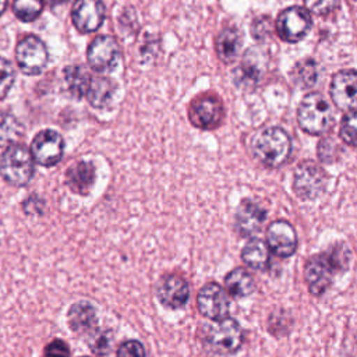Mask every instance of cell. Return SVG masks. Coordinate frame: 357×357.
Returning <instances> with one entry per match:
<instances>
[{"mask_svg":"<svg viewBox=\"0 0 357 357\" xmlns=\"http://www.w3.org/2000/svg\"><path fill=\"white\" fill-rule=\"evenodd\" d=\"M251 152L262 165L278 167L289 159L291 139L284 130L279 127H268L252 137Z\"/></svg>","mask_w":357,"mask_h":357,"instance_id":"6da1fadb","label":"cell"},{"mask_svg":"<svg viewBox=\"0 0 357 357\" xmlns=\"http://www.w3.org/2000/svg\"><path fill=\"white\" fill-rule=\"evenodd\" d=\"M31 151L22 144H10L0 156V176L14 187L26 185L35 173Z\"/></svg>","mask_w":357,"mask_h":357,"instance_id":"7a4b0ae2","label":"cell"},{"mask_svg":"<svg viewBox=\"0 0 357 357\" xmlns=\"http://www.w3.org/2000/svg\"><path fill=\"white\" fill-rule=\"evenodd\" d=\"M297 121L301 130L311 135L326 132L333 121L328 100L318 92L307 93L298 105Z\"/></svg>","mask_w":357,"mask_h":357,"instance_id":"3957f363","label":"cell"},{"mask_svg":"<svg viewBox=\"0 0 357 357\" xmlns=\"http://www.w3.org/2000/svg\"><path fill=\"white\" fill-rule=\"evenodd\" d=\"M15 60L24 74H40L49 61L47 47L40 38L35 35H26L18 42L15 47Z\"/></svg>","mask_w":357,"mask_h":357,"instance_id":"277c9868","label":"cell"},{"mask_svg":"<svg viewBox=\"0 0 357 357\" xmlns=\"http://www.w3.org/2000/svg\"><path fill=\"white\" fill-rule=\"evenodd\" d=\"M121 50L116 38L110 35H98L86 49L89 67L96 73H110L120 61Z\"/></svg>","mask_w":357,"mask_h":357,"instance_id":"5b68a950","label":"cell"},{"mask_svg":"<svg viewBox=\"0 0 357 357\" xmlns=\"http://www.w3.org/2000/svg\"><path fill=\"white\" fill-rule=\"evenodd\" d=\"M311 26L312 20L310 11L298 6L284 8L276 18L278 35L289 43H296L305 38Z\"/></svg>","mask_w":357,"mask_h":357,"instance_id":"8992f818","label":"cell"},{"mask_svg":"<svg viewBox=\"0 0 357 357\" xmlns=\"http://www.w3.org/2000/svg\"><path fill=\"white\" fill-rule=\"evenodd\" d=\"M326 174L322 167L311 160L301 162L293 176V190L303 199H314L324 192Z\"/></svg>","mask_w":357,"mask_h":357,"instance_id":"52a82bcc","label":"cell"},{"mask_svg":"<svg viewBox=\"0 0 357 357\" xmlns=\"http://www.w3.org/2000/svg\"><path fill=\"white\" fill-rule=\"evenodd\" d=\"M29 151L38 165L52 167L57 165L63 158L64 139L54 130H42L33 137Z\"/></svg>","mask_w":357,"mask_h":357,"instance_id":"ba28073f","label":"cell"},{"mask_svg":"<svg viewBox=\"0 0 357 357\" xmlns=\"http://www.w3.org/2000/svg\"><path fill=\"white\" fill-rule=\"evenodd\" d=\"M206 340L208 344L218 353H234L243 343V331L236 319L226 317L209 326Z\"/></svg>","mask_w":357,"mask_h":357,"instance_id":"9c48e42d","label":"cell"},{"mask_svg":"<svg viewBox=\"0 0 357 357\" xmlns=\"http://www.w3.org/2000/svg\"><path fill=\"white\" fill-rule=\"evenodd\" d=\"M106 17L102 0H75L71 8V21L81 33H91L100 28Z\"/></svg>","mask_w":357,"mask_h":357,"instance_id":"30bf717a","label":"cell"},{"mask_svg":"<svg viewBox=\"0 0 357 357\" xmlns=\"http://www.w3.org/2000/svg\"><path fill=\"white\" fill-rule=\"evenodd\" d=\"M223 119V105L215 95L205 93L192 100L190 106L191 123L202 130L215 128Z\"/></svg>","mask_w":357,"mask_h":357,"instance_id":"8fae6325","label":"cell"},{"mask_svg":"<svg viewBox=\"0 0 357 357\" xmlns=\"http://www.w3.org/2000/svg\"><path fill=\"white\" fill-rule=\"evenodd\" d=\"M197 305L204 317L212 321H220L229 315L230 303L222 286L216 283H208L198 291Z\"/></svg>","mask_w":357,"mask_h":357,"instance_id":"7c38bea8","label":"cell"},{"mask_svg":"<svg viewBox=\"0 0 357 357\" xmlns=\"http://www.w3.org/2000/svg\"><path fill=\"white\" fill-rule=\"evenodd\" d=\"M331 98L340 110H354L357 107V71H337L329 86Z\"/></svg>","mask_w":357,"mask_h":357,"instance_id":"4fadbf2b","label":"cell"},{"mask_svg":"<svg viewBox=\"0 0 357 357\" xmlns=\"http://www.w3.org/2000/svg\"><path fill=\"white\" fill-rule=\"evenodd\" d=\"M266 245L280 258L293 255L297 248V234L294 227L286 220L272 222L266 230Z\"/></svg>","mask_w":357,"mask_h":357,"instance_id":"5bb4252c","label":"cell"},{"mask_svg":"<svg viewBox=\"0 0 357 357\" xmlns=\"http://www.w3.org/2000/svg\"><path fill=\"white\" fill-rule=\"evenodd\" d=\"M156 294L159 301L167 308H180L183 307L190 296V287L187 282L177 275H166L160 278Z\"/></svg>","mask_w":357,"mask_h":357,"instance_id":"9a60e30c","label":"cell"},{"mask_svg":"<svg viewBox=\"0 0 357 357\" xmlns=\"http://www.w3.org/2000/svg\"><path fill=\"white\" fill-rule=\"evenodd\" d=\"M333 262L328 255L314 257L305 265V280L314 296H321L332 282Z\"/></svg>","mask_w":357,"mask_h":357,"instance_id":"2e32d148","label":"cell"},{"mask_svg":"<svg viewBox=\"0 0 357 357\" xmlns=\"http://www.w3.org/2000/svg\"><path fill=\"white\" fill-rule=\"evenodd\" d=\"M67 322L74 333L91 335L98 329L96 310L88 301L74 303L67 312Z\"/></svg>","mask_w":357,"mask_h":357,"instance_id":"e0dca14e","label":"cell"},{"mask_svg":"<svg viewBox=\"0 0 357 357\" xmlns=\"http://www.w3.org/2000/svg\"><path fill=\"white\" fill-rule=\"evenodd\" d=\"M95 166L92 162L79 160L73 163L66 172V184L67 187L78 194V195H88L95 184Z\"/></svg>","mask_w":357,"mask_h":357,"instance_id":"ac0fdd59","label":"cell"},{"mask_svg":"<svg viewBox=\"0 0 357 357\" xmlns=\"http://www.w3.org/2000/svg\"><path fill=\"white\" fill-rule=\"evenodd\" d=\"M265 216V211L258 204L244 199L236 212V229L243 237H250L261 229Z\"/></svg>","mask_w":357,"mask_h":357,"instance_id":"d6986e66","label":"cell"},{"mask_svg":"<svg viewBox=\"0 0 357 357\" xmlns=\"http://www.w3.org/2000/svg\"><path fill=\"white\" fill-rule=\"evenodd\" d=\"M117 85L109 77H92L89 88L86 91V99L95 109L106 107L116 93Z\"/></svg>","mask_w":357,"mask_h":357,"instance_id":"ffe728a7","label":"cell"},{"mask_svg":"<svg viewBox=\"0 0 357 357\" xmlns=\"http://www.w3.org/2000/svg\"><path fill=\"white\" fill-rule=\"evenodd\" d=\"M241 46V36L233 26L222 29L216 38V53L223 63H231L237 59Z\"/></svg>","mask_w":357,"mask_h":357,"instance_id":"44dd1931","label":"cell"},{"mask_svg":"<svg viewBox=\"0 0 357 357\" xmlns=\"http://www.w3.org/2000/svg\"><path fill=\"white\" fill-rule=\"evenodd\" d=\"M269 247L259 238H251L241 251V258L244 264L255 271L266 269L269 265Z\"/></svg>","mask_w":357,"mask_h":357,"instance_id":"7402d4cb","label":"cell"},{"mask_svg":"<svg viewBox=\"0 0 357 357\" xmlns=\"http://www.w3.org/2000/svg\"><path fill=\"white\" fill-rule=\"evenodd\" d=\"M64 82L67 85L68 93L77 99L86 95L91 84V74L82 66H68L64 68Z\"/></svg>","mask_w":357,"mask_h":357,"instance_id":"603a6c76","label":"cell"},{"mask_svg":"<svg viewBox=\"0 0 357 357\" xmlns=\"http://www.w3.org/2000/svg\"><path fill=\"white\" fill-rule=\"evenodd\" d=\"M225 286L227 291L234 297H247L254 289V279L244 268H236L227 273L225 278Z\"/></svg>","mask_w":357,"mask_h":357,"instance_id":"cb8c5ba5","label":"cell"},{"mask_svg":"<svg viewBox=\"0 0 357 357\" xmlns=\"http://www.w3.org/2000/svg\"><path fill=\"white\" fill-rule=\"evenodd\" d=\"M22 126L18 119L8 113L0 112V142L1 144H15L22 135Z\"/></svg>","mask_w":357,"mask_h":357,"instance_id":"d4e9b609","label":"cell"},{"mask_svg":"<svg viewBox=\"0 0 357 357\" xmlns=\"http://www.w3.org/2000/svg\"><path fill=\"white\" fill-rule=\"evenodd\" d=\"M45 0H13V11L22 22H33L42 14Z\"/></svg>","mask_w":357,"mask_h":357,"instance_id":"484cf974","label":"cell"},{"mask_svg":"<svg viewBox=\"0 0 357 357\" xmlns=\"http://www.w3.org/2000/svg\"><path fill=\"white\" fill-rule=\"evenodd\" d=\"M317 64L311 59H304L298 61L291 71L293 81L303 88L312 86L317 81Z\"/></svg>","mask_w":357,"mask_h":357,"instance_id":"4316f807","label":"cell"},{"mask_svg":"<svg viewBox=\"0 0 357 357\" xmlns=\"http://www.w3.org/2000/svg\"><path fill=\"white\" fill-rule=\"evenodd\" d=\"M339 135L344 144L357 146V110H349L343 116Z\"/></svg>","mask_w":357,"mask_h":357,"instance_id":"83f0119b","label":"cell"},{"mask_svg":"<svg viewBox=\"0 0 357 357\" xmlns=\"http://www.w3.org/2000/svg\"><path fill=\"white\" fill-rule=\"evenodd\" d=\"M15 81V68L11 64V61H8L4 57H0V100H3L10 89L13 88Z\"/></svg>","mask_w":357,"mask_h":357,"instance_id":"f1b7e54d","label":"cell"},{"mask_svg":"<svg viewBox=\"0 0 357 357\" xmlns=\"http://www.w3.org/2000/svg\"><path fill=\"white\" fill-rule=\"evenodd\" d=\"M116 357H145V349L138 340H126L119 346Z\"/></svg>","mask_w":357,"mask_h":357,"instance_id":"f546056e","label":"cell"},{"mask_svg":"<svg viewBox=\"0 0 357 357\" xmlns=\"http://www.w3.org/2000/svg\"><path fill=\"white\" fill-rule=\"evenodd\" d=\"M304 3L308 11L318 15H325L337 7L339 0H304Z\"/></svg>","mask_w":357,"mask_h":357,"instance_id":"4dcf8cb0","label":"cell"},{"mask_svg":"<svg viewBox=\"0 0 357 357\" xmlns=\"http://www.w3.org/2000/svg\"><path fill=\"white\" fill-rule=\"evenodd\" d=\"M110 343H112V337L107 332H96L95 335L91 337L89 340V346L93 350L95 354H106L107 350L110 349Z\"/></svg>","mask_w":357,"mask_h":357,"instance_id":"1f68e13d","label":"cell"},{"mask_svg":"<svg viewBox=\"0 0 357 357\" xmlns=\"http://www.w3.org/2000/svg\"><path fill=\"white\" fill-rule=\"evenodd\" d=\"M43 357H70V349L64 340L54 339L45 347Z\"/></svg>","mask_w":357,"mask_h":357,"instance_id":"d6a6232c","label":"cell"},{"mask_svg":"<svg viewBox=\"0 0 357 357\" xmlns=\"http://www.w3.org/2000/svg\"><path fill=\"white\" fill-rule=\"evenodd\" d=\"M7 3H8V0H0V15L4 13V10L7 7Z\"/></svg>","mask_w":357,"mask_h":357,"instance_id":"836d02e7","label":"cell"},{"mask_svg":"<svg viewBox=\"0 0 357 357\" xmlns=\"http://www.w3.org/2000/svg\"><path fill=\"white\" fill-rule=\"evenodd\" d=\"M64 1H67V0H52V4H60V3H64Z\"/></svg>","mask_w":357,"mask_h":357,"instance_id":"e575fe53","label":"cell"}]
</instances>
